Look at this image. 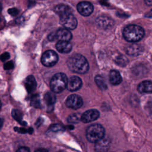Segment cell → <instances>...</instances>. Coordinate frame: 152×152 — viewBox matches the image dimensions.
Listing matches in <instances>:
<instances>
[{
    "label": "cell",
    "instance_id": "7c38bea8",
    "mask_svg": "<svg viewBox=\"0 0 152 152\" xmlns=\"http://www.w3.org/2000/svg\"><path fill=\"white\" fill-rule=\"evenodd\" d=\"M82 86V81L81 78L77 76L71 77L68 80L67 88L71 91H75L79 90Z\"/></svg>",
    "mask_w": 152,
    "mask_h": 152
},
{
    "label": "cell",
    "instance_id": "4316f807",
    "mask_svg": "<svg viewBox=\"0 0 152 152\" xmlns=\"http://www.w3.org/2000/svg\"><path fill=\"white\" fill-rule=\"evenodd\" d=\"M18 10L17 8H10L8 10V12L12 16H16L18 14Z\"/></svg>",
    "mask_w": 152,
    "mask_h": 152
},
{
    "label": "cell",
    "instance_id": "8d00e7d4",
    "mask_svg": "<svg viewBox=\"0 0 152 152\" xmlns=\"http://www.w3.org/2000/svg\"><path fill=\"white\" fill-rule=\"evenodd\" d=\"M58 152H62V151H58Z\"/></svg>",
    "mask_w": 152,
    "mask_h": 152
},
{
    "label": "cell",
    "instance_id": "6da1fadb",
    "mask_svg": "<svg viewBox=\"0 0 152 152\" xmlns=\"http://www.w3.org/2000/svg\"><path fill=\"white\" fill-rule=\"evenodd\" d=\"M67 65L71 71L78 74H85L89 69L87 60L80 54L71 56L67 60Z\"/></svg>",
    "mask_w": 152,
    "mask_h": 152
},
{
    "label": "cell",
    "instance_id": "7402d4cb",
    "mask_svg": "<svg viewBox=\"0 0 152 152\" xmlns=\"http://www.w3.org/2000/svg\"><path fill=\"white\" fill-rule=\"evenodd\" d=\"M31 105L34 107L39 108L40 107V100L38 94H34L31 97Z\"/></svg>",
    "mask_w": 152,
    "mask_h": 152
},
{
    "label": "cell",
    "instance_id": "3957f363",
    "mask_svg": "<svg viewBox=\"0 0 152 152\" xmlns=\"http://www.w3.org/2000/svg\"><path fill=\"white\" fill-rule=\"evenodd\" d=\"M67 83L66 75L64 73L59 72L54 75L50 81V87L53 92L59 93L66 87Z\"/></svg>",
    "mask_w": 152,
    "mask_h": 152
},
{
    "label": "cell",
    "instance_id": "d6a6232c",
    "mask_svg": "<svg viewBox=\"0 0 152 152\" xmlns=\"http://www.w3.org/2000/svg\"><path fill=\"white\" fill-rule=\"evenodd\" d=\"M35 152H48L47 150L45 148H39L35 151Z\"/></svg>",
    "mask_w": 152,
    "mask_h": 152
},
{
    "label": "cell",
    "instance_id": "7a4b0ae2",
    "mask_svg": "<svg viewBox=\"0 0 152 152\" xmlns=\"http://www.w3.org/2000/svg\"><path fill=\"white\" fill-rule=\"evenodd\" d=\"M144 35V29L141 26L135 24L128 25L123 30L124 39L130 42H136L140 40Z\"/></svg>",
    "mask_w": 152,
    "mask_h": 152
},
{
    "label": "cell",
    "instance_id": "5bb4252c",
    "mask_svg": "<svg viewBox=\"0 0 152 152\" xmlns=\"http://www.w3.org/2000/svg\"><path fill=\"white\" fill-rule=\"evenodd\" d=\"M143 51V48L138 44H132L127 46L125 48L126 53L133 56H137L140 55Z\"/></svg>",
    "mask_w": 152,
    "mask_h": 152
},
{
    "label": "cell",
    "instance_id": "f1b7e54d",
    "mask_svg": "<svg viewBox=\"0 0 152 152\" xmlns=\"http://www.w3.org/2000/svg\"><path fill=\"white\" fill-rule=\"evenodd\" d=\"M14 67V64H13V62L12 61H8L7 62H6L4 65V68L5 69H11L12 68H13Z\"/></svg>",
    "mask_w": 152,
    "mask_h": 152
},
{
    "label": "cell",
    "instance_id": "5b68a950",
    "mask_svg": "<svg viewBox=\"0 0 152 152\" xmlns=\"http://www.w3.org/2000/svg\"><path fill=\"white\" fill-rule=\"evenodd\" d=\"M58 61L57 53L51 50H46L42 56L41 61L43 65L47 67H50L55 65Z\"/></svg>",
    "mask_w": 152,
    "mask_h": 152
},
{
    "label": "cell",
    "instance_id": "277c9868",
    "mask_svg": "<svg viewBox=\"0 0 152 152\" xmlns=\"http://www.w3.org/2000/svg\"><path fill=\"white\" fill-rule=\"evenodd\" d=\"M104 129L100 124H93L89 126L86 130V137L91 142H96L104 137Z\"/></svg>",
    "mask_w": 152,
    "mask_h": 152
},
{
    "label": "cell",
    "instance_id": "ba28073f",
    "mask_svg": "<svg viewBox=\"0 0 152 152\" xmlns=\"http://www.w3.org/2000/svg\"><path fill=\"white\" fill-rule=\"evenodd\" d=\"M77 9L81 15L87 17L93 12V6L88 2H81L77 5Z\"/></svg>",
    "mask_w": 152,
    "mask_h": 152
},
{
    "label": "cell",
    "instance_id": "30bf717a",
    "mask_svg": "<svg viewBox=\"0 0 152 152\" xmlns=\"http://www.w3.org/2000/svg\"><path fill=\"white\" fill-rule=\"evenodd\" d=\"M99 115L100 113L97 110L90 109L86 111L81 116V120L84 123H88L96 120Z\"/></svg>",
    "mask_w": 152,
    "mask_h": 152
},
{
    "label": "cell",
    "instance_id": "cb8c5ba5",
    "mask_svg": "<svg viewBox=\"0 0 152 152\" xmlns=\"http://www.w3.org/2000/svg\"><path fill=\"white\" fill-rule=\"evenodd\" d=\"M81 120V116L78 113H74L68 116V122L71 124H77Z\"/></svg>",
    "mask_w": 152,
    "mask_h": 152
},
{
    "label": "cell",
    "instance_id": "8fae6325",
    "mask_svg": "<svg viewBox=\"0 0 152 152\" xmlns=\"http://www.w3.org/2000/svg\"><path fill=\"white\" fill-rule=\"evenodd\" d=\"M110 144V140L103 137L95 142L94 150L96 152H106L109 148Z\"/></svg>",
    "mask_w": 152,
    "mask_h": 152
},
{
    "label": "cell",
    "instance_id": "44dd1931",
    "mask_svg": "<svg viewBox=\"0 0 152 152\" xmlns=\"http://www.w3.org/2000/svg\"><path fill=\"white\" fill-rule=\"evenodd\" d=\"M95 82L97 86L102 90H105L107 88V86L104 80V78L100 75H97L94 78Z\"/></svg>",
    "mask_w": 152,
    "mask_h": 152
},
{
    "label": "cell",
    "instance_id": "1f68e13d",
    "mask_svg": "<svg viewBox=\"0 0 152 152\" xmlns=\"http://www.w3.org/2000/svg\"><path fill=\"white\" fill-rule=\"evenodd\" d=\"M145 3L146 5L148 6H151L152 5V0H144Z\"/></svg>",
    "mask_w": 152,
    "mask_h": 152
},
{
    "label": "cell",
    "instance_id": "2e32d148",
    "mask_svg": "<svg viewBox=\"0 0 152 152\" xmlns=\"http://www.w3.org/2000/svg\"><path fill=\"white\" fill-rule=\"evenodd\" d=\"M138 90L141 93H151L152 82L147 80L141 82L138 86Z\"/></svg>",
    "mask_w": 152,
    "mask_h": 152
},
{
    "label": "cell",
    "instance_id": "836d02e7",
    "mask_svg": "<svg viewBox=\"0 0 152 152\" xmlns=\"http://www.w3.org/2000/svg\"><path fill=\"white\" fill-rule=\"evenodd\" d=\"M2 124H3V119L0 118V128L2 126Z\"/></svg>",
    "mask_w": 152,
    "mask_h": 152
},
{
    "label": "cell",
    "instance_id": "ffe728a7",
    "mask_svg": "<svg viewBox=\"0 0 152 152\" xmlns=\"http://www.w3.org/2000/svg\"><path fill=\"white\" fill-rule=\"evenodd\" d=\"M44 100L48 109H52L56 101V96L54 93L52 92H48L45 95Z\"/></svg>",
    "mask_w": 152,
    "mask_h": 152
},
{
    "label": "cell",
    "instance_id": "e0dca14e",
    "mask_svg": "<svg viewBox=\"0 0 152 152\" xmlns=\"http://www.w3.org/2000/svg\"><path fill=\"white\" fill-rule=\"evenodd\" d=\"M109 81L112 85H118L122 82V78L118 71L111 70L109 73Z\"/></svg>",
    "mask_w": 152,
    "mask_h": 152
},
{
    "label": "cell",
    "instance_id": "f546056e",
    "mask_svg": "<svg viewBox=\"0 0 152 152\" xmlns=\"http://www.w3.org/2000/svg\"><path fill=\"white\" fill-rule=\"evenodd\" d=\"M16 152H30L28 148L26 147H21L19 148Z\"/></svg>",
    "mask_w": 152,
    "mask_h": 152
},
{
    "label": "cell",
    "instance_id": "9a60e30c",
    "mask_svg": "<svg viewBox=\"0 0 152 152\" xmlns=\"http://www.w3.org/2000/svg\"><path fill=\"white\" fill-rule=\"evenodd\" d=\"M56 48L62 53H68L72 49V45L68 41H58L56 44Z\"/></svg>",
    "mask_w": 152,
    "mask_h": 152
},
{
    "label": "cell",
    "instance_id": "4dcf8cb0",
    "mask_svg": "<svg viewBox=\"0 0 152 152\" xmlns=\"http://www.w3.org/2000/svg\"><path fill=\"white\" fill-rule=\"evenodd\" d=\"M48 39L50 41H53L55 40H56V37H55V33L54 32H52L50 34H49L48 36Z\"/></svg>",
    "mask_w": 152,
    "mask_h": 152
},
{
    "label": "cell",
    "instance_id": "52a82bcc",
    "mask_svg": "<svg viewBox=\"0 0 152 152\" xmlns=\"http://www.w3.org/2000/svg\"><path fill=\"white\" fill-rule=\"evenodd\" d=\"M65 103L68 107L72 109H77L83 105V100L77 94H71L67 97Z\"/></svg>",
    "mask_w": 152,
    "mask_h": 152
},
{
    "label": "cell",
    "instance_id": "484cf974",
    "mask_svg": "<svg viewBox=\"0 0 152 152\" xmlns=\"http://www.w3.org/2000/svg\"><path fill=\"white\" fill-rule=\"evenodd\" d=\"M12 117L15 119L17 120V121L20 122H22V117H21V113L18 110H15V109H14L12 111Z\"/></svg>",
    "mask_w": 152,
    "mask_h": 152
},
{
    "label": "cell",
    "instance_id": "d590c367",
    "mask_svg": "<svg viewBox=\"0 0 152 152\" xmlns=\"http://www.w3.org/2000/svg\"><path fill=\"white\" fill-rule=\"evenodd\" d=\"M128 152H132V151H128Z\"/></svg>",
    "mask_w": 152,
    "mask_h": 152
},
{
    "label": "cell",
    "instance_id": "d4e9b609",
    "mask_svg": "<svg viewBox=\"0 0 152 152\" xmlns=\"http://www.w3.org/2000/svg\"><path fill=\"white\" fill-rule=\"evenodd\" d=\"M115 60L116 63L118 65H121L122 66L126 65V64L128 63L127 58L125 56H124L123 55H120L118 57H116Z\"/></svg>",
    "mask_w": 152,
    "mask_h": 152
},
{
    "label": "cell",
    "instance_id": "e575fe53",
    "mask_svg": "<svg viewBox=\"0 0 152 152\" xmlns=\"http://www.w3.org/2000/svg\"><path fill=\"white\" fill-rule=\"evenodd\" d=\"M1 101H0V109H1Z\"/></svg>",
    "mask_w": 152,
    "mask_h": 152
},
{
    "label": "cell",
    "instance_id": "9c48e42d",
    "mask_svg": "<svg viewBox=\"0 0 152 152\" xmlns=\"http://www.w3.org/2000/svg\"><path fill=\"white\" fill-rule=\"evenodd\" d=\"M96 24L100 28L109 29L113 27L114 24V21L110 17L106 16H100L96 18Z\"/></svg>",
    "mask_w": 152,
    "mask_h": 152
},
{
    "label": "cell",
    "instance_id": "83f0119b",
    "mask_svg": "<svg viewBox=\"0 0 152 152\" xmlns=\"http://www.w3.org/2000/svg\"><path fill=\"white\" fill-rule=\"evenodd\" d=\"M10 57V53L8 52H4L3 53H2L0 56V59L4 62L5 61H7V59H8Z\"/></svg>",
    "mask_w": 152,
    "mask_h": 152
},
{
    "label": "cell",
    "instance_id": "ac0fdd59",
    "mask_svg": "<svg viewBox=\"0 0 152 152\" xmlns=\"http://www.w3.org/2000/svg\"><path fill=\"white\" fill-rule=\"evenodd\" d=\"M25 86L28 93L33 92L36 87V81L33 75H28L26 78Z\"/></svg>",
    "mask_w": 152,
    "mask_h": 152
},
{
    "label": "cell",
    "instance_id": "d6986e66",
    "mask_svg": "<svg viewBox=\"0 0 152 152\" xmlns=\"http://www.w3.org/2000/svg\"><path fill=\"white\" fill-rule=\"evenodd\" d=\"M55 11L61 17L64 15L71 13V9L66 5L59 4L55 7Z\"/></svg>",
    "mask_w": 152,
    "mask_h": 152
},
{
    "label": "cell",
    "instance_id": "8992f818",
    "mask_svg": "<svg viewBox=\"0 0 152 152\" xmlns=\"http://www.w3.org/2000/svg\"><path fill=\"white\" fill-rule=\"evenodd\" d=\"M60 23L66 29L74 30L77 26V20L75 17L70 13L61 16Z\"/></svg>",
    "mask_w": 152,
    "mask_h": 152
},
{
    "label": "cell",
    "instance_id": "603a6c76",
    "mask_svg": "<svg viewBox=\"0 0 152 152\" xmlns=\"http://www.w3.org/2000/svg\"><path fill=\"white\" fill-rule=\"evenodd\" d=\"M64 131V127L58 124H53L49 128V129L48 131L47 132H52V133H56V132H61Z\"/></svg>",
    "mask_w": 152,
    "mask_h": 152
},
{
    "label": "cell",
    "instance_id": "4fadbf2b",
    "mask_svg": "<svg viewBox=\"0 0 152 152\" xmlns=\"http://www.w3.org/2000/svg\"><path fill=\"white\" fill-rule=\"evenodd\" d=\"M55 33V37L56 39L59 40V41H68L72 39V34L69 30L64 28H60L57 30Z\"/></svg>",
    "mask_w": 152,
    "mask_h": 152
}]
</instances>
